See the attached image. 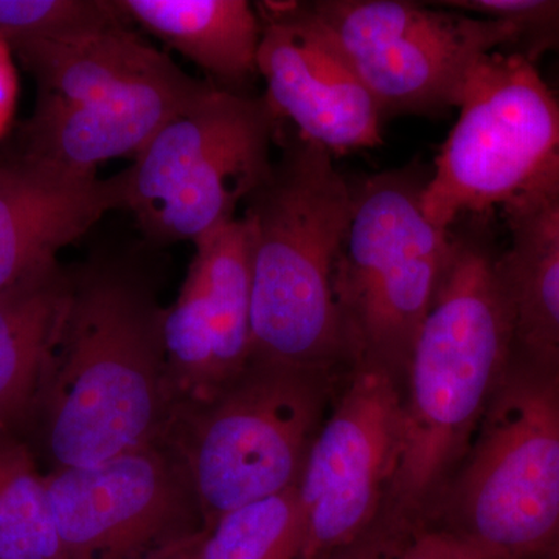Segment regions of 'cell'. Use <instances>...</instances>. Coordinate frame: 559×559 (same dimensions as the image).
Masks as SVG:
<instances>
[{"label": "cell", "instance_id": "1", "mask_svg": "<svg viewBox=\"0 0 559 559\" xmlns=\"http://www.w3.org/2000/svg\"><path fill=\"white\" fill-rule=\"evenodd\" d=\"M72 275L68 314L24 432L51 471L87 468L165 439L173 414L164 311L116 266Z\"/></svg>", "mask_w": 559, "mask_h": 559}, {"label": "cell", "instance_id": "2", "mask_svg": "<svg viewBox=\"0 0 559 559\" xmlns=\"http://www.w3.org/2000/svg\"><path fill=\"white\" fill-rule=\"evenodd\" d=\"M454 240L450 270L404 374L400 465L374 524L396 538L428 524L510 364L498 252L485 235H454Z\"/></svg>", "mask_w": 559, "mask_h": 559}, {"label": "cell", "instance_id": "3", "mask_svg": "<svg viewBox=\"0 0 559 559\" xmlns=\"http://www.w3.org/2000/svg\"><path fill=\"white\" fill-rule=\"evenodd\" d=\"M245 202L252 261V356L300 369H355L334 297L333 272L353 187L330 151L299 132Z\"/></svg>", "mask_w": 559, "mask_h": 559}, {"label": "cell", "instance_id": "4", "mask_svg": "<svg viewBox=\"0 0 559 559\" xmlns=\"http://www.w3.org/2000/svg\"><path fill=\"white\" fill-rule=\"evenodd\" d=\"M10 47L38 87L22 154L75 175L134 157L210 86L130 27Z\"/></svg>", "mask_w": 559, "mask_h": 559}, {"label": "cell", "instance_id": "5", "mask_svg": "<svg viewBox=\"0 0 559 559\" xmlns=\"http://www.w3.org/2000/svg\"><path fill=\"white\" fill-rule=\"evenodd\" d=\"M348 374L250 359L209 399L173 409L164 440L189 474L205 530L299 485Z\"/></svg>", "mask_w": 559, "mask_h": 559}, {"label": "cell", "instance_id": "6", "mask_svg": "<svg viewBox=\"0 0 559 559\" xmlns=\"http://www.w3.org/2000/svg\"><path fill=\"white\" fill-rule=\"evenodd\" d=\"M428 173L400 168L352 183L333 288L355 367L403 384L412 348L450 270L455 240L426 218Z\"/></svg>", "mask_w": 559, "mask_h": 559}, {"label": "cell", "instance_id": "7", "mask_svg": "<svg viewBox=\"0 0 559 559\" xmlns=\"http://www.w3.org/2000/svg\"><path fill=\"white\" fill-rule=\"evenodd\" d=\"M426 525L506 559H559V385L509 364Z\"/></svg>", "mask_w": 559, "mask_h": 559}, {"label": "cell", "instance_id": "8", "mask_svg": "<svg viewBox=\"0 0 559 559\" xmlns=\"http://www.w3.org/2000/svg\"><path fill=\"white\" fill-rule=\"evenodd\" d=\"M278 121L264 95L215 84L173 116L123 170L127 210L145 237L194 242L237 219L271 173Z\"/></svg>", "mask_w": 559, "mask_h": 559}, {"label": "cell", "instance_id": "9", "mask_svg": "<svg viewBox=\"0 0 559 559\" xmlns=\"http://www.w3.org/2000/svg\"><path fill=\"white\" fill-rule=\"evenodd\" d=\"M457 108L421 194L426 218L448 230L460 216L502 209L559 175V94L535 62L509 51L484 55Z\"/></svg>", "mask_w": 559, "mask_h": 559}, {"label": "cell", "instance_id": "10", "mask_svg": "<svg viewBox=\"0 0 559 559\" xmlns=\"http://www.w3.org/2000/svg\"><path fill=\"white\" fill-rule=\"evenodd\" d=\"M307 7L355 69L382 119L457 108L471 68L511 44L506 22L407 0H318Z\"/></svg>", "mask_w": 559, "mask_h": 559}, {"label": "cell", "instance_id": "11", "mask_svg": "<svg viewBox=\"0 0 559 559\" xmlns=\"http://www.w3.org/2000/svg\"><path fill=\"white\" fill-rule=\"evenodd\" d=\"M403 441V384L388 371H349L297 491L307 516L301 559H325L374 527L395 480Z\"/></svg>", "mask_w": 559, "mask_h": 559}, {"label": "cell", "instance_id": "12", "mask_svg": "<svg viewBox=\"0 0 559 559\" xmlns=\"http://www.w3.org/2000/svg\"><path fill=\"white\" fill-rule=\"evenodd\" d=\"M46 487L68 559H142L205 530L189 474L165 440L50 471Z\"/></svg>", "mask_w": 559, "mask_h": 559}, {"label": "cell", "instance_id": "13", "mask_svg": "<svg viewBox=\"0 0 559 559\" xmlns=\"http://www.w3.org/2000/svg\"><path fill=\"white\" fill-rule=\"evenodd\" d=\"M178 299L162 322L173 409L209 399L252 356V261L242 218L194 241Z\"/></svg>", "mask_w": 559, "mask_h": 559}, {"label": "cell", "instance_id": "14", "mask_svg": "<svg viewBox=\"0 0 559 559\" xmlns=\"http://www.w3.org/2000/svg\"><path fill=\"white\" fill-rule=\"evenodd\" d=\"M255 10L257 64L278 119L331 154L380 145L377 103L307 2H260Z\"/></svg>", "mask_w": 559, "mask_h": 559}, {"label": "cell", "instance_id": "15", "mask_svg": "<svg viewBox=\"0 0 559 559\" xmlns=\"http://www.w3.org/2000/svg\"><path fill=\"white\" fill-rule=\"evenodd\" d=\"M119 209H127L123 171L75 175L25 154L0 164V290L58 261Z\"/></svg>", "mask_w": 559, "mask_h": 559}, {"label": "cell", "instance_id": "16", "mask_svg": "<svg viewBox=\"0 0 559 559\" xmlns=\"http://www.w3.org/2000/svg\"><path fill=\"white\" fill-rule=\"evenodd\" d=\"M496 277L509 314L510 364L559 385V175L503 205Z\"/></svg>", "mask_w": 559, "mask_h": 559}, {"label": "cell", "instance_id": "17", "mask_svg": "<svg viewBox=\"0 0 559 559\" xmlns=\"http://www.w3.org/2000/svg\"><path fill=\"white\" fill-rule=\"evenodd\" d=\"M60 261L0 290V423L24 437L68 314Z\"/></svg>", "mask_w": 559, "mask_h": 559}, {"label": "cell", "instance_id": "18", "mask_svg": "<svg viewBox=\"0 0 559 559\" xmlns=\"http://www.w3.org/2000/svg\"><path fill=\"white\" fill-rule=\"evenodd\" d=\"M132 24L204 70L221 90L248 94L259 73L261 22L246 0H119Z\"/></svg>", "mask_w": 559, "mask_h": 559}, {"label": "cell", "instance_id": "19", "mask_svg": "<svg viewBox=\"0 0 559 559\" xmlns=\"http://www.w3.org/2000/svg\"><path fill=\"white\" fill-rule=\"evenodd\" d=\"M0 559H68L35 451L20 432L2 423Z\"/></svg>", "mask_w": 559, "mask_h": 559}, {"label": "cell", "instance_id": "20", "mask_svg": "<svg viewBox=\"0 0 559 559\" xmlns=\"http://www.w3.org/2000/svg\"><path fill=\"white\" fill-rule=\"evenodd\" d=\"M307 516L297 487L230 511L205 530L194 559H301Z\"/></svg>", "mask_w": 559, "mask_h": 559}, {"label": "cell", "instance_id": "21", "mask_svg": "<svg viewBox=\"0 0 559 559\" xmlns=\"http://www.w3.org/2000/svg\"><path fill=\"white\" fill-rule=\"evenodd\" d=\"M131 24L119 0H0V36L9 46L79 38Z\"/></svg>", "mask_w": 559, "mask_h": 559}, {"label": "cell", "instance_id": "22", "mask_svg": "<svg viewBox=\"0 0 559 559\" xmlns=\"http://www.w3.org/2000/svg\"><path fill=\"white\" fill-rule=\"evenodd\" d=\"M443 9L506 22L511 28L509 53L538 62L559 55V0H444Z\"/></svg>", "mask_w": 559, "mask_h": 559}, {"label": "cell", "instance_id": "23", "mask_svg": "<svg viewBox=\"0 0 559 559\" xmlns=\"http://www.w3.org/2000/svg\"><path fill=\"white\" fill-rule=\"evenodd\" d=\"M396 559H506L471 540L426 525L412 532L401 544Z\"/></svg>", "mask_w": 559, "mask_h": 559}, {"label": "cell", "instance_id": "24", "mask_svg": "<svg viewBox=\"0 0 559 559\" xmlns=\"http://www.w3.org/2000/svg\"><path fill=\"white\" fill-rule=\"evenodd\" d=\"M13 50L0 36V139L9 131L17 102V73Z\"/></svg>", "mask_w": 559, "mask_h": 559}, {"label": "cell", "instance_id": "25", "mask_svg": "<svg viewBox=\"0 0 559 559\" xmlns=\"http://www.w3.org/2000/svg\"><path fill=\"white\" fill-rule=\"evenodd\" d=\"M403 540L393 538L389 533L373 527L352 546L345 547L325 559H396Z\"/></svg>", "mask_w": 559, "mask_h": 559}, {"label": "cell", "instance_id": "26", "mask_svg": "<svg viewBox=\"0 0 559 559\" xmlns=\"http://www.w3.org/2000/svg\"><path fill=\"white\" fill-rule=\"evenodd\" d=\"M204 535L205 530L204 532L197 533V535L189 536V538L176 540V543L168 544V546L162 547V549L151 551L150 555L142 559H191L197 554Z\"/></svg>", "mask_w": 559, "mask_h": 559}, {"label": "cell", "instance_id": "27", "mask_svg": "<svg viewBox=\"0 0 559 559\" xmlns=\"http://www.w3.org/2000/svg\"><path fill=\"white\" fill-rule=\"evenodd\" d=\"M197 551H198V550H197ZM194 558H197V554H194V557H193V558H191V559H194Z\"/></svg>", "mask_w": 559, "mask_h": 559}, {"label": "cell", "instance_id": "28", "mask_svg": "<svg viewBox=\"0 0 559 559\" xmlns=\"http://www.w3.org/2000/svg\"><path fill=\"white\" fill-rule=\"evenodd\" d=\"M558 57H559V55H558Z\"/></svg>", "mask_w": 559, "mask_h": 559}]
</instances>
